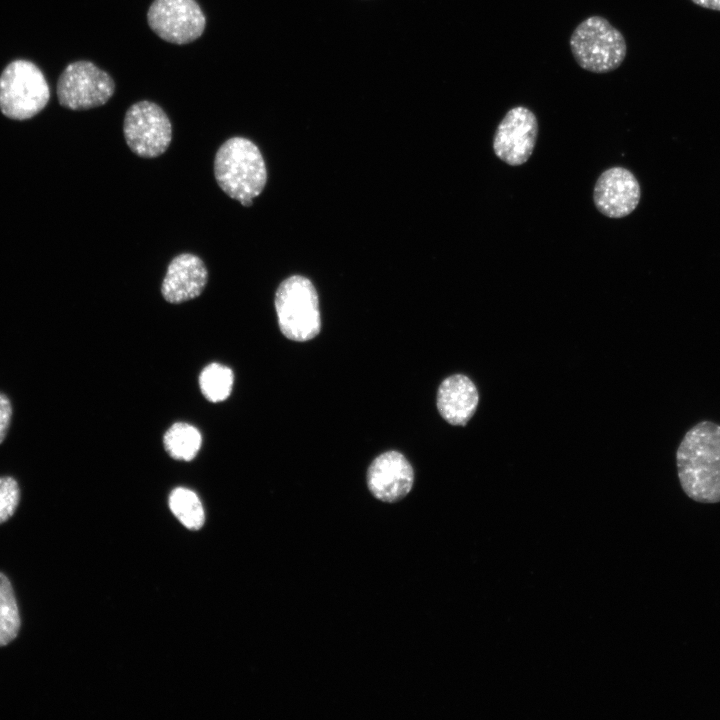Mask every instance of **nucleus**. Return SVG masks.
<instances>
[{
    "label": "nucleus",
    "mask_w": 720,
    "mask_h": 720,
    "mask_svg": "<svg viewBox=\"0 0 720 720\" xmlns=\"http://www.w3.org/2000/svg\"><path fill=\"white\" fill-rule=\"evenodd\" d=\"M676 465L689 498L700 503L720 502V425L705 420L692 426L678 446Z\"/></svg>",
    "instance_id": "1"
},
{
    "label": "nucleus",
    "mask_w": 720,
    "mask_h": 720,
    "mask_svg": "<svg viewBox=\"0 0 720 720\" xmlns=\"http://www.w3.org/2000/svg\"><path fill=\"white\" fill-rule=\"evenodd\" d=\"M214 175L219 187L243 206H251L267 181V171L259 148L247 138L232 137L218 149Z\"/></svg>",
    "instance_id": "2"
},
{
    "label": "nucleus",
    "mask_w": 720,
    "mask_h": 720,
    "mask_svg": "<svg viewBox=\"0 0 720 720\" xmlns=\"http://www.w3.org/2000/svg\"><path fill=\"white\" fill-rule=\"evenodd\" d=\"M569 45L576 63L582 69L598 74L616 70L627 53L622 33L598 15L589 16L576 26Z\"/></svg>",
    "instance_id": "3"
},
{
    "label": "nucleus",
    "mask_w": 720,
    "mask_h": 720,
    "mask_svg": "<svg viewBox=\"0 0 720 720\" xmlns=\"http://www.w3.org/2000/svg\"><path fill=\"white\" fill-rule=\"evenodd\" d=\"M275 309L280 330L288 339L304 342L319 334L318 295L307 278L294 275L285 279L276 291Z\"/></svg>",
    "instance_id": "4"
},
{
    "label": "nucleus",
    "mask_w": 720,
    "mask_h": 720,
    "mask_svg": "<svg viewBox=\"0 0 720 720\" xmlns=\"http://www.w3.org/2000/svg\"><path fill=\"white\" fill-rule=\"evenodd\" d=\"M50 90L42 71L32 62L9 63L0 75V109L8 118L25 120L48 103Z\"/></svg>",
    "instance_id": "5"
},
{
    "label": "nucleus",
    "mask_w": 720,
    "mask_h": 720,
    "mask_svg": "<svg viewBox=\"0 0 720 720\" xmlns=\"http://www.w3.org/2000/svg\"><path fill=\"white\" fill-rule=\"evenodd\" d=\"M112 77L90 61L70 63L57 82L59 103L71 110H86L104 105L114 94Z\"/></svg>",
    "instance_id": "6"
},
{
    "label": "nucleus",
    "mask_w": 720,
    "mask_h": 720,
    "mask_svg": "<svg viewBox=\"0 0 720 720\" xmlns=\"http://www.w3.org/2000/svg\"><path fill=\"white\" fill-rule=\"evenodd\" d=\"M124 138L136 155L154 158L163 154L172 140V125L164 110L151 101L131 105L123 123Z\"/></svg>",
    "instance_id": "7"
},
{
    "label": "nucleus",
    "mask_w": 720,
    "mask_h": 720,
    "mask_svg": "<svg viewBox=\"0 0 720 720\" xmlns=\"http://www.w3.org/2000/svg\"><path fill=\"white\" fill-rule=\"evenodd\" d=\"M147 22L161 39L178 45L195 41L206 27V17L196 0H154Z\"/></svg>",
    "instance_id": "8"
},
{
    "label": "nucleus",
    "mask_w": 720,
    "mask_h": 720,
    "mask_svg": "<svg viewBox=\"0 0 720 720\" xmlns=\"http://www.w3.org/2000/svg\"><path fill=\"white\" fill-rule=\"evenodd\" d=\"M538 122L535 114L524 106L508 110L493 137L495 155L510 166L528 161L535 148Z\"/></svg>",
    "instance_id": "9"
},
{
    "label": "nucleus",
    "mask_w": 720,
    "mask_h": 720,
    "mask_svg": "<svg viewBox=\"0 0 720 720\" xmlns=\"http://www.w3.org/2000/svg\"><path fill=\"white\" fill-rule=\"evenodd\" d=\"M640 197L638 180L624 167H611L602 172L593 190L597 210L609 218H622L632 213Z\"/></svg>",
    "instance_id": "10"
},
{
    "label": "nucleus",
    "mask_w": 720,
    "mask_h": 720,
    "mask_svg": "<svg viewBox=\"0 0 720 720\" xmlns=\"http://www.w3.org/2000/svg\"><path fill=\"white\" fill-rule=\"evenodd\" d=\"M414 472L408 460L397 451L376 457L368 468L367 485L372 495L387 503L404 498L411 490Z\"/></svg>",
    "instance_id": "11"
},
{
    "label": "nucleus",
    "mask_w": 720,
    "mask_h": 720,
    "mask_svg": "<svg viewBox=\"0 0 720 720\" xmlns=\"http://www.w3.org/2000/svg\"><path fill=\"white\" fill-rule=\"evenodd\" d=\"M208 280L204 262L196 255L184 253L170 262L161 285L164 299L182 303L199 296Z\"/></svg>",
    "instance_id": "12"
},
{
    "label": "nucleus",
    "mask_w": 720,
    "mask_h": 720,
    "mask_svg": "<svg viewBox=\"0 0 720 720\" xmlns=\"http://www.w3.org/2000/svg\"><path fill=\"white\" fill-rule=\"evenodd\" d=\"M479 394L470 378L455 374L445 378L437 392V408L451 425H465L474 415Z\"/></svg>",
    "instance_id": "13"
},
{
    "label": "nucleus",
    "mask_w": 720,
    "mask_h": 720,
    "mask_svg": "<svg viewBox=\"0 0 720 720\" xmlns=\"http://www.w3.org/2000/svg\"><path fill=\"white\" fill-rule=\"evenodd\" d=\"M201 434L187 423H175L164 435L163 443L169 455L176 460L190 461L201 447Z\"/></svg>",
    "instance_id": "14"
},
{
    "label": "nucleus",
    "mask_w": 720,
    "mask_h": 720,
    "mask_svg": "<svg viewBox=\"0 0 720 720\" xmlns=\"http://www.w3.org/2000/svg\"><path fill=\"white\" fill-rule=\"evenodd\" d=\"M20 615L12 585L0 572V647L12 642L20 630Z\"/></svg>",
    "instance_id": "15"
},
{
    "label": "nucleus",
    "mask_w": 720,
    "mask_h": 720,
    "mask_svg": "<svg viewBox=\"0 0 720 720\" xmlns=\"http://www.w3.org/2000/svg\"><path fill=\"white\" fill-rule=\"evenodd\" d=\"M173 514L188 529H200L204 523V510L198 496L187 488H176L169 496Z\"/></svg>",
    "instance_id": "16"
},
{
    "label": "nucleus",
    "mask_w": 720,
    "mask_h": 720,
    "mask_svg": "<svg viewBox=\"0 0 720 720\" xmlns=\"http://www.w3.org/2000/svg\"><path fill=\"white\" fill-rule=\"evenodd\" d=\"M202 394L211 402H220L228 398L233 386V372L226 366L211 363L199 377Z\"/></svg>",
    "instance_id": "17"
},
{
    "label": "nucleus",
    "mask_w": 720,
    "mask_h": 720,
    "mask_svg": "<svg viewBox=\"0 0 720 720\" xmlns=\"http://www.w3.org/2000/svg\"><path fill=\"white\" fill-rule=\"evenodd\" d=\"M20 500V488L15 478L0 477V524L15 513Z\"/></svg>",
    "instance_id": "18"
},
{
    "label": "nucleus",
    "mask_w": 720,
    "mask_h": 720,
    "mask_svg": "<svg viewBox=\"0 0 720 720\" xmlns=\"http://www.w3.org/2000/svg\"><path fill=\"white\" fill-rule=\"evenodd\" d=\"M12 418V404L8 396L0 392V444L4 441Z\"/></svg>",
    "instance_id": "19"
},
{
    "label": "nucleus",
    "mask_w": 720,
    "mask_h": 720,
    "mask_svg": "<svg viewBox=\"0 0 720 720\" xmlns=\"http://www.w3.org/2000/svg\"><path fill=\"white\" fill-rule=\"evenodd\" d=\"M696 5L710 9L720 11V0H691Z\"/></svg>",
    "instance_id": "20"
}]
</instances>
